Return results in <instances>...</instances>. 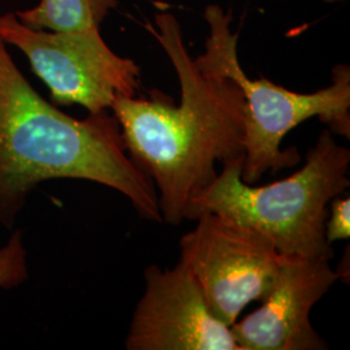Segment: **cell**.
<instances>
[{
  "label": "cell",
  "instance_id": "cell-4",
  "mask_svg": "<svg viewBox=\"0 0 350 350\" xmlns=\"http://www.w3.org/2000/svg\"><path fill=\"white\" fill-rule=\"evenodd\" d=\"M209 27L204 53L196 65L213 75L232 79L245 100L244 160L241 179L254 185L266 173L296 166L301 156L296 147L283 150L288 133L312 117H318L341 137L350 138V68L338 64L332 70L331 85L310 94H300L265 78L250 79L240 65L239 33L232 30V13L217 4L205 8Z\"/></svg>",
  "mask_w": 350,
  "mask_h": 350
},
{
  "label": "cell",
  "instance_id": "cell-8",
  "mask_svg": "<svg viewBox=\"0 0 350 350\" xmlns=\"http://www.w3.org/2000/svg\"><path fill=\"white\" fill-rule=\"evenodd\" d=\"M328 258L286 256L261 306L231 325L240 350H325L310 313L338 280Z\"/></svg>",
  "mask_w": 350,
  "mask_h": 350
},
{
  "label": "cell",
  "instance_id": "cell-10",
  "mask_svg": "<svg viewBox=\"0 0 350 350\" xmlns=\"http://www.w3.org/2000/svg\"><path fill=\"white\" fill-rule=\"evenodd\" d=\"M27 279L29 265L24 232L14 230L7 243L0 247V289L20 287Z\"/></svg>",
  "mask_w": 350,
  "mask_h": 350
},
{
  "label": "cell",
  "instance_id": "cell-12",
  "mask_svg": "<svg viewBox=\"0 0 350 350\" xmlns=\"http://www.w3.org/2000/svg\"><path fill=\"white\" fill-rule=\"evenodd\" d=\"M322 1H325L327 4H338V3H344L347 0H322Z\"/></svg>",
  "mask_w": 350,
  "mask_h": 350
},
{
  "label": "cell",
  "instance_id": "cell-3",
  "mask_svg": "<svg viewBox=\"0 0 350 350\" xmlns=\"http://www.w3.org/2000/svg\"><path fill=\"white\" fill-rule=\"evenodd\" d=\"M243 160L222 163L212 183L189 201L187 219L215 213L262 234L282 254L331 260L325 221L331 200L349 188L350 150L325 129L299 172L260 187L241 179Z\"/></svg>",
  "mask_w": 350,
  "mask_h": 350
},
{
  "label": "cell",
  "instance_id": "cell-11",
  "mask_svg": "<svg viewBox=\"0 0 350 350\" xmlns=\"http://www.w3.org/2000/svg\"><path fill=\"white\" fill-rule=\"evenodd\" d=\"M350 198L340 195L332 199L328 206V217L325 221V240L329 245L340 240H349Z\"/></svg>",
  "mask_w": 350,
  "mask_h": 350
},
{
  "label": "cell",
  "instance_id": "cell-2",
  "mask_svg": "<svg viewBox=\"0 0 350 350\" xmlns=\"http://www.w3.org/2000/svg\"><path fill=\"white\" fill-rule=\"evenodd\" d=\"M53 179L112 188L142 218L163 222L156 188L129 156L116 117L60 111L29 83L0 37V225L12 230L31 192Z\"/></svg>",
  "mask_w": 350,
  "mask_h": 350
},
{
  "label": "cell",
  "instance_id": "cell-6",
  "mask_svg": "<svg viewBox=\"0 0 350 350\" xmlns=\"http://www.w3.org/2000/svg\"><path fill=\"white\" fill-rule=\"evenodd\" d=\"M183 235L180 260L212 313L231 327L253 301L263 300L284 254L256 230L215 213H201Z\"/></svg>",
  "mask_w": 350,
  "mask_h": 350
},
{
  "label": "cell",
  "instance_id": "cell-9",
  "mask_svg": "<svg viewBox=\"0 0 350 350\" xmlns=\"http://www.w3.org/2000/svg\"><path fill=\"white\" fill-rule=\"evenodd\" d=\"M117 0H39L37 5L16 13L25 25L42 30H72L99 26Z\"/></svg>",
  "mask_w": 350,
  "mask_h": 350
},
{
  "label": "cell",
  "instance_id": "cell-1",
  "mask_svg": "<svg viewBox=\"0 0 350 350\" xmlns=\"http://www.w3.org/2000/svg\"><path fill=\"white\" fill-rule=\"evenodd\" d=\"M150 30L174 68L179 104L152 90L150 98H118L111 112L129 156L156 188L163 222L176 226L215 179V165L244 157L247 107L232 79L196 65L173 13H156Z\"/></svg>",
  "mask_w": 350,
  "mask_h": 350
},
{
  "label": "cell",
  "instance_id": "cell-5",
  "mask_svg": "<svg viewBox=\"0 0 350 350\" xmlns=\"http://www.w3.org/2000/svg\"><path fill=\"white\" fill-rule=\"evenodd\" d=\"M0 37L25 55L53 104L81 105L88 114L109 112L118 98L135 96L140 88V66L117 55L99 26L42 30L8 12L0 16Z\"/></svg>",
  "mask_w": 350,
  "mask_h": 350
},
{
  "label": "cell",
  "instance_id": "cell-7",
  "mask_svg": "<svg viewBox=\"0 0 350 350\" xmlns=\"http://www.w3.org/2000/svg\"><path fill=\"white\" fill-rule=\"evenodd\" d=\"M127 332V350H240L231 327L212 313L193 276L180 262L150 265Z\"/></svg>",
  "mask_w": 350,
  "mask_h": 350
}]
</instances>
